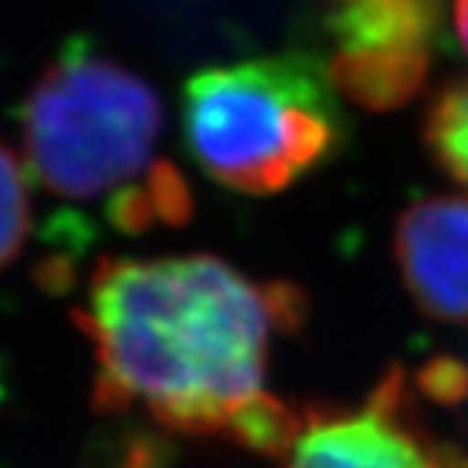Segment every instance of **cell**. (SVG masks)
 <instances>
[{
  "mask_svg": "<svg viewBox=\"0 0 468 468\" xmlns=\"http://www.w3.org/2000/svg\"><path fill=\"white\" fill-rule=\"evenodd\" d=\"M303 319L293 285L254 282L209 254L102 257L77 314L96 356L93 404L282 457L303 415L265 392V370L271 339Z\"/></svg>",
  "mask_w": 468,
  "mask_h": 468,
  "instance_id": "cell-1",
  "label": "cell"
},
{
  "mask_svg": "<svg viewBox=\"0 0 468 468\" xmlns=\"http://www.w3.org/2000/svg\"><path fill=\"white\" fill-rule=\"evenodd\" d=\"M336 93L327 65L305 54L207 69L184 88V136L212 181L271 195L339 155Z\"/></svg>",
  "mask_w": 468,
  "mask_h": 468,
  "instance_id": "cell-2",
  "label": "cell"
},
{
  "mask_svg": "<svg viewBox=\"0 0 468 468\" xmlns=\"http://www.w3.org/2000/svg\"><path fill=\"white\" fill-rule=\"evenodd\" d=\"M23 153L46 189L69 200H111L139 184L161 133L153 88L90 43H71L28 90Z\"/></svg>",
  "mask_w": 468,
  "mask_h": 468,
  "instance_id": "cell-3",
  "label": "cell"
},
{
  "mask_svg": "<svg viewBox=\"0 0 468 468\" xmlns=\"http://www.w3.org/2000/svg\"><path fill=\"white\" fill-rule=\"evenodd\" d=\"M327 74L367 111H398L426 85L443 0H330Z\"/></svg>",
  "mask_w": 468,
  "mask_h": 468,
  "instance_id": "cell-4",
  "label": "cell"
},
{
  "mask_svg": "<svg viewBox=\"0 0 468 468\" xmlns=\"http://www.w3.org/2000/svg\"><path fill=\"white\" fill-rule=\"evenodd\" d=\"M280 460V468H468L460 449L420 423L398 370L358 407L308 410Z\"/></svg>",
  "mask_w": 468,
  "mask_h": 468,
  "instance_id": "cell-5",
  "label": "cell"
},
{
  "mask_svg": "<svg viewBox=\"0 0 468 468\" xmlns=\"http://www.w3.org/2000/svg\"><path fill=\"white\" fill-rule=\"evenodd\" d=\"M395 260L426 316L468 324V197H429L395 229Z\"/></svg>",
  "mask_w": 468,
  "mask_h": 468,
  "instance_id": "cell-6",
  "label": "cell"
},
{
  "mask_svg": "<svg viewBox=\"0 0 468 468\" xmlns=\"http://www.w3.org/2000/svg\"><path fill=\"white\" fill-rule=\"evenodd\" d=\"M108 215L116 229L130 234L158 223L181 226L192 215V192L170 161H158L139 184L111 200Z\"/></svg>",
  "mask_w": 468,
  "mask_h": 468,
  "instance_id": "cell-7",
  "label": "cell"
},
{
  "mask_svg": "<svg viewBox=\"0 0 468 468\" xmlns=\"http://www.w3.org/2000/svg\"><path fill=\"white\" fill-rule=\"evenodd\" d=\"M423 142L431 161L449 178L468 186V77L449 82L431 99Z\"/></svg>",
  "mask_w": 468,
  "mask_h": 468,
  "instance_id": "cell-8",
  "label": "cell"
},
{
  "mask_svg": "<svg viewBox=\"0 0 468 468\" xmlns=\"http://www.w3.org/2000/svg\"><path fill=\"white\" fill-rule=\"evenodd\" d=\"M31 229V197L26 161L12 147L4 150V265H12L23 251Z\"/></svg>",
  "mask_w": 468,
  "mask_h": 468,
  "instance_id": "cell-9",
  "label": "cell"
},
{
  "mask_svg": "<svg viewBox=\"0 0 468 468\" xmlns=\"http://www.w3.org/2000/svg\"><path fill=\"white\" fill-rule=\"evenodd\" d=\"M454 26H457V37L468 54V0H454Z\"/></svg>",
  "mask_w": 468,
  "mask_h": 468,
  "instance_id": "cell-10",
  "label": "cell"
}]
</instances>
